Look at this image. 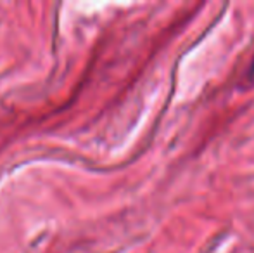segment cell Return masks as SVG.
Returning a JSON list of instances; mask_svg holds the SVG:
<instances>
[{
    "label": "cell",
    "mask_w": 254,
    "mask_h": 253,
    "mask_svg": "<svg viewBox=\"0 0 254 253\" xmlns=\"http://www.w3.org/2000/svg\"><path fill=\"white\" fill-rule=\"evenodd\" d=\"M249 75H251V78L254 80V59H253V64H251V70H249Z\"/></svg>",
    "instance_id": "cell-1"
}]
</instances>
